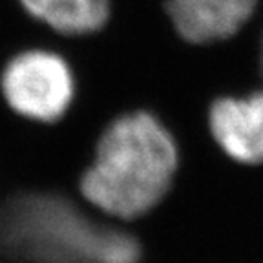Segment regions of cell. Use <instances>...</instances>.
Returning a JSON list of instances; mask_svg holds the SVG:
<instances>
[{
    "label": "cell",
    "instance_id": "6",
    "mask_svg": "<svg viewBox=\"0 0 263 263\" xmlns=\"http://www.w3.org/2000/svg\"><path fill=\"white\" fill-rule=\"evenodd\" d=\"M16 4L57 37L81 39L108 24L114 0H16Z\"/></svg>",
    "mask_w": 263,
    "mask_h": 263
},
{
    "label": "cell",
    "instance_id": "4",
    "mask_svg": "<svg viewBox=\"0 0 263 263\" xmlns=\"http://www.w3.org/2000/svg\"><path fill=\"white\" fill-rule=\"evenodd\" d=\"M214 144L243 166L263 164V88L239 95H219L206 110Z\"/></svg>",
    "mask_w": 263,
    "mask_h": 263
},
{
    "label": "cell",
    "instance_id": "1",
    "mask_svg": "<svg viewBox=\"0 0 263 263\" xmlns=\"http://www.w3.org/2000/svg\"><path fill=\"white\" fill-rule=\"evenodd\" d=\"M179 166V143L168 124L150 110H130L97 137L77 194L104 218L134 225L168 197Z\"/></svg>",
    "mask_w": 263,
    "mask_h": 263
},
{
    "label": "cell",
    "instance_id": "2",
    "mask_svg": "<svg viewBox=\"0 0 263 263\" xmlns=\"http://www.w3.org/2000/svg\"><path fill=\"white\" fill-rule=\"evenodd\" d=\"M132 225L97 214L77 192L0 194V263H139Z\"/></svg>",
    "mask_w": 263,
    "mask_h": 263
},
{
    "label": "cell",
    "instance_id": "5",
    "mask_svg": "<svg viewBox=\"0 0 263 263\" xmlns=\"http://www.w3.org/2000/svg\"><path fill=\"white\" fill-rule=\"evenodd\" d=\"M261 0H163L176 35L186 44L229 42L254 21Z\"/></svg>",
    "mask_w": 263,
    "mask_h": 263
},
{
    "label": "cell",
    "instance_id": "3",
    "mask_svg": "<svg viewBox=\"0 0 263 263\" xmlns=\"http://www.w3.org/2000/svg\"><path fill=\"white\" fill-rule=\"evenodd\" d=\"M0 95L21 119L53 124L77 99V77L62 51L31 46L13 53L0 70Z\"/></svg>",
    "mask_w": 263,
    "mask_h": 263
}]
</instances>
